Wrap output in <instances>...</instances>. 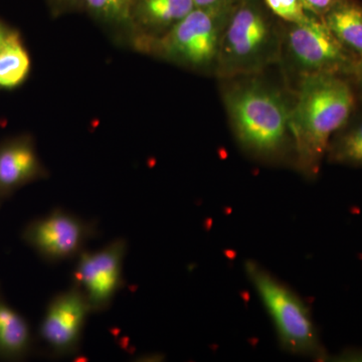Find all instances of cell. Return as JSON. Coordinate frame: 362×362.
<instances>
[{
	"label": "cell",
	"instance_id": "1",
	"mask_svg": "<svg viewBox=\"0 0 362 362\" xmlns=\"http://www.w3.org/2000/svg\"><path fill=\"white\" fill-rule=\"evenodd\" d=\"M358 104L349 78L317 75L296 82L290 128L293 156L302 173L309 177L318 175L331 139L349 122Z\"/></svg>",
	"mask_w": 362,
	"mask_h": 362
},
{
	"label": "cell",
	"instance_id": "2",
	"mask_svg": "<svg viewBox=\"0 0 362 362\" xmlns=\"http://www.w3.org/2000/svg\"><path fill=\"white\" fill-rule=\"evenodd\" d=\"M259 75L226 80L221 97L240 146L264 160L292 152V99Z\"/></svg>",
	"mask_w": 362,
	"mask_h": 362
},
{
	"label": "cell",
	"instance_id": "3",
	"mask_svg": "<svg viewBox=\"0 0 362 362\" xmlns=\"http://www.w3.org/2000/svg\"><path fill=\"white\" fill-rule=\"evenodd\" d=\"M283 23L263 0H240L221 39L216 76L221 81L262 75L280 63Z\"/></svg>",
	"mask_w": 362,
	"mask_h": 362
},
{
	"label": "cell",
	"instance_id": "4",
	"mask_svg": "<svg viewBox=\"0 0 362 362\" xmlns=\"http://www.w3.org/2000/svg\"><path fill=\"white\" fill-rule=\"evenodd\" d=\"M238 2L194 7L168 33L140 45L137 51L187 70L214 75L223 30Z\"/></svg>",
	"mask_w": 362,
	"mask_h": 362
},
{
	"label": "cell",
	"instance_id": "5",
	"mask_svg": "<svg viewBox=\"0 0 362 362\" xmlns=\"http://www.w3.org/2000/svg\"><path fill=\"white\" fill-rule=\"evenodd\" d=\"M279 64L298 82L317 75L351 78L358 61L338 42L322 18L313 16L302 23H283Z\"/></svg>",
	"mask_w": 362,
	"mask_h": 362
},
{
	"label": "cell",
	"instance_id": "6",
	"mask_svg": "<svg viewBox=\"0 0 362 362\" xmlns=\"http://www.w3.org/2000/svg\"><path fill=\"white\" fill-rule=\"evenodd\" d=\"M246 272L273 320L283 346L298 356L326 358L315 324L304 302L259 264L247 262Z\"/></svg>",
	"mask_w": 362,
	"mask_h": 362
},
{
	"label": "cell",
	"instance_id": "7",
	"mask_svg": "<svg viewBox=\"0 0 362 362\" xmlns=\"http://www.w3.org/2000/svg\"><path fill=\"white\" fill-rule=\"evenodd\" d=\"M97 232L95 221L84 220L65 209H54L51 213L30 221L21 238L40 258L56 264L77 259Z\"/></svg>",
	"mask_w": 362,
	"mask_h": 362
},
{
	"label": "cell",
	"instance_id": "8",
	"mask_svg": "<svg viewBox=\"0 0 362 362\" xmlns=\"http://www.w3.org/2000/svg\"><path fill=\"white\" fill-rule=\"evenodd\" d=\"M127 240L118 238L98 251L78 255L73 284L84 292L93 313L108 310L124 286L123 267Z\"/></svg>",
	"mask_w": 362,
	"mask_h": 362
},
{
	"label": "cell",
	"instance_id": "9",
	"mask_svg": "<svg viewBox=\"0 0 362 362\" xmlns=\"http://www.w3.org/2000/svg\"><path fill=\"white\" fill-rule=\"evenodd\" d=\"M92 309L84 292L73 284L49 300L39 328V337L49 356L63 358L80 350Z\"/></svg>",
	"mask_w": 362,
	"mask_h": 362
},
{
	"label": "cell",
	"instance_id": "10",
	"mask_svg": "<svg viewBox=\"0 0 362 362\" xmlns=\"http://www.w3.org/2000/svg\"><path fill=\"white\" fill-rule=\"evenodd\" d=\"M47 176L32 136H14L0 142V206L21 188Z\"/></svg>",
	"mask_w": 362,
	"mask_h": 362
},
{
	"label": "cell",
	"instance_id": "11",
	"mask_svg": "<svg viewBox=\"0 0 362 362\" xmlns=\"http://www.w3.org/2000/svg\"><path fill=\"white\" fill-rule=\"evenodd\" d=\"M195 7L194 0H132V44L140 45L159 39Z\"/></svg>",
	"mask_w": 362,
	"mask_h": 362
},
{
	"label": "cell",
	"instance_id": "12",
	"mask_svg": "<svg viewBox=\"0 0 362 362\" xmlns=\"http://www.w3.org/2000/svg\"><path fill=\"white\" fill-rule=\"evenodd\" d=\"M33 345L30 323L6 301L0 289V359L23 361L32 354Z\"/></svg>",
	"mask_w": 362,
	"mask_h": 362
},
{
	"label": "cell",
	"instance_id": "13",
	"mask_svg": "<svg viewBox=\"0 0 362 362\" xmlns=\"http://www.w3.org/2000/svg\"><path fill=\"white\" fill-rule=\"evenodd\" d=\"M321 18L343 47L362 61V1L340 0Z\"/></svg>",
	"mask_w": 362,
	"mask_h": 362
},
{
	"label": "cell",
	"instance_id": "14",
	"mask_svg": "<svg viewBox=\"0 0 362 362\" xmlns=\"http://www.w3.org/2000/svg\"><path fill=\"white\" fill-rule=\"evenodd\" d=\"M358 107L331 139L326 154L331 163L362 168V107Z\"/></svg>",
	"mask_w": 362,
	"mask_h": 362
},
{
	"label": "cell",
	"instance_id": "15",
	"mask_svg": "<svg viewBox=\"0 0 362 362\" xmlns=\"http://www.w3.org/2000/svg\"><path fill=\"white\" fill-rule=\"evenodd\" d=\"M131 4L132 0H83L84 11L93 20L128 42H131L133 35Z\"/></svg>",
	"mask_w": 362,
	"mask_h": 362
},
{
	"label": "cell",
	"instance_id": "16",
	"mask_svg": "<svg viewBox=\"0 0 362 362\" xmlns=\"http://www.w3.org/2000/svg\"><path fill=\"white\" fill-rule=\"evenodd\" d=\"M30 71V58L21 35L13 30L0 47V88L13 89L25 82Z\"/></svg>",
	"mask_w": 362,
	"mask_h": 362
},
{
	"label": "cell",
	"instance_id": "17",
	"mask_svg": "<svg viewBox=\"0 0 362 362\" xmlns=\"http://www.w3.org/2000/svg\"><path fill=\"white\" fill-rule=\"evenodd\" d=\"M276 18L286 23H302L310 20L314 14L309 13L301 0H263Z\"/></svg>",
	"mask_w": 362,
	"mask_h": 362
},
{
	"label": "cell",
	"instance_id": "18",
	"mask_svg": "<svg viewBox=\"0 0 362 362\" xmlns=\"http://www.w3.org/2000/svg\"><path fill=\"white\" fill-rule=\"evenodd\" d=\"M47 2L54 16L84 11L83 0H47Z\"/></svg>",
	"mask_w": 362,
	"mask_h": 362
},
{
	"label": "cell",
	"instance_id": "19",
	"mask_svg": "<svg viewBox=\"0 0 362 362\" xmlns=\"http://www.w3.org/2000/svg\"><path fill=\"white\" fill-rule=\"evenodd\" d=\"M305 8L314 16L323 18L340 0H301Z\"/></svg>",
	"mask_w": 362,
	"mask_h": 362
},
{
	"label": "cell",
	"instance_id": "20",
	"mask_svg": "<svg viewBox=\"0 0 362 362\" xmlns=\"http://www.w3.org/2000/svg\"><path fill=\"white\" fill-rule=\"evenodd\" d=\"M350 80L356 90L358 103H361L362 107V61H359L357 64L356 71Z\"/></svg>",
	"mask_w": 362,
	"mask_h": 362
},
{
	"label": "cell",
	"instance_id": "21",
	"mask_svg": "<svg viewBox=\"0 0 362 362\" xmlns=\"http://www.w3.org/2000/svg\"><path fill=\"white\" fill-rule=\"evenodd\" d=\"M337 358L338 361H362V350H347Z\"/></svg>",
	"mask_w": 362,
	"mask_h": 362
},
{
	"label": "cell",
	"instance_id": "22",
	"mask_svg": "<svg viewBox=\"0 0 362 362\" xmlns=\"http://www.w3.org/2000/svg\"><path fill=\"white\" fill-rule=\"evenodd\" d=\"M239 0H194L195 7H209L221 4H235Z\"/></svg>",
	"mask_w": 362,
	"mask_h": 362
},
{
	"label": "cell",
	"instance_id": "23",
	"mask_svg": "<svg viewBox=\"0 0 362 362\" xmlns=\"http://www.w3.org/2000/svg\"><path fill=\"white\" fill-rule=\"evenodd\" d=\"M13 30L7 28L6 25H4V23L0 21V47L6 42L7 37H9V35H11Z\"/></svg>",
	"mask_w": 362,
	"mask_h": 362
}]
</instances>
